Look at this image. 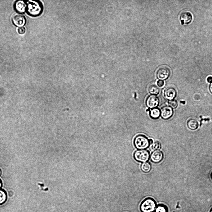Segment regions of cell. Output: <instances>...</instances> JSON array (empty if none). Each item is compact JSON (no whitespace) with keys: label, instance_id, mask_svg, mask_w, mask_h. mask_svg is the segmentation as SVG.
<instances>
[{"label":"cell","instance_id":"5","mask_svg":"<svg viewBox=\"0 0 212 212\" xmlns=\"http://www.w3.org/2000/svg\"><path fill=\"white\" fill-rule=\"evenodd\" d=\"M171 74L170 69L167 66H162L159 68L156 75L157 78L160 80H165L169 77Z\"/></svg>","mask_w":212,"mask_h":212},{"label":"cell","instance_id":"6","mask_svg":"<svg viewBox=\"0 0 212 212\" xmlns=\"http://www.w3.org/2000/svg\"><path fill=\"white\" fill-rule=\"evenodd\" d=\"M13 24L15 26L21 27L26 23V19L25 16L21 14H16L12 18Z\"/></svg>","mask_w":212,"mask_h":212},{"label":"cell","instance_id":"1","mask_svg":"<svg viewBox=\"0 0 212 212\" xmlns=\"http://www.w3.org/2000/svg\"><path fill=\"white\" fill-rule=\"evenodd\" d=\"M43 11V6L39 0L27 1L26 12L30 16L36 17L41 15Z\"/></svg>","mask_w":212,"mask_h":212},{"label":"cell","instance_id":"29","mask_svg":"<svg viewBox=\"0 0 212 212\" xmlns=\"http://www.w3.org/2000/svg\"><path fill=\"white\" fill-rule=\"evenodd\" d=\"M209 212H212V208L210 209Z\"/></svg>","mask_w":212,"mask_h":212},{"label":"cell","instance_id":"20","mask_svg":"<svg viewBox=\"0 0 212 212\" xmlns=\"http://www.w3.org/2000/svg\"><path fill=\"white\" fill-rule=\"evenodd\" d=\"M168 103L169 106L172 108H176L178 106V103L177 101L174 99L169 100Z\"/></svg>","mask_w":212,"mask_h":212},{"label":"cell","instance_id":"21","mask_svg":"<svg viewBox=\"0 0 212 212\" xmlns=\"http://www.w3.org/2000/svg\"><path fill=\"white\" fill-rule=\"evenodd\" d=\"M25 29L23 27H19L18 29V32L20 34H22L25 33Z\"/></svg>","mask_w":212,"mask_h":212},{"label":"cell","instance_id":"28","mask_svg":"<svg viewBox=\"0 0 212 212\" xmlns=\"http://www.w3.org/2000/svg\"><path fill=\"white\" fill-rule=\"evenodd\" d=\"M150 108H148V109H147L146 110V111H150Z\"/></svg>","mask_w":212,"mask_h":212},{"label":"cell","instance_id":"23","mask_svg":"<svg viewBox=\"0 0 212 212\" xmlns=\"http://www.w3.org/2000/svg\"><path fill=\"white\" fill-rule=\"evenodd\" d=\"M207 80L208 83H211L212 82V76H208L207 78Z\"/></svg>","mask_w":212,"mask_h":212},{"label":"cell","instance_id":"13","mask_svg":"<svg viewBox=\"0 0 212 212\" xmlns=\"http://www.w3.org/2000/svg\"><path fill=\"white\" fill-rule=\"evenodd\" d=\"M198 121L196 119L191 118L189 119L187 122L188 127L192 130H195L197 129L199 126Z\"/></svg>","mask_w":212,"mask_h":212},{"label":"cell","instance_id":"2","mask_svg":"<svg viewBox=\"0 0 212 212\" xmlns=\"http://www.w3.org/2000/svg\"><path fill=\"white\" fill-rule=\"evenodd\" d=\"M157 205L154 199L150 197H147L141 202L139 206L140 210L141 212H154Z\"/></svg>","mask_w":212,"mask_h":212},{"label":"cell","instance_id":"4","mask_svg":"<svg viewBox=\"0 0 212 212\" xmlns=\"http://www.w3.org/2000/svg\"><path fill=\"white\" fill-rule=\"evenodd\" d=\"M150 153L147 150H138L134 153V159L137 161L141 162H145L148 161L150 158Z\"/></svg>","mask_w":212,"mask_h":212},{"label":"cell","instance_id":"17","mask_svg":"<svg viewBox=\"0 0 212 212\" xmlns=\"http://www.w3.org/2000/svg\"><path fill=\"white\" fill-rule=\"evenodd\" d=\"M141 170L145 173H148L151 169V164L148 162H145L142 164L141 167Z\"/></svg>","mask_w":212,"mask_h":212},{"label":"cell","instance_id":"18","mask_svg":"<svg viewBox=\"0 0 212 212\" xmlns=\"http://www.w3.org/2000/svg\"><path fill=\"white\" fill-rule=\"evenodd\" d=\"M154 212H168V209L165 204H159L157 205Z\"/></svg>","mask_w":212,"mask_h":212},{"label":"cell","instance_id":"14","mask_svg":"<svg viewBox=\"0 0 212 212\" xmlns=\"http://www.w3.org/2000/svg\"><path fill=\"white\" fill-rule=\"evenodd\" d=\"M149 115L151 118L157 119L160 115V110L156 107L152 108L149 111Z\"/></svg>","mask_w":212,"mask_h":212},{"label":"cell","instance_id":"10","mask_svg":"<svg viewBox=\"0 0 212 212\" xmlns=\"http://www.w3.org/2000/svg\"><path fill=\"white\" fill-rule=\"evenodd\" d=\"M164 95L166 99L171 100L175 97L177 95V92L174 88L168 87L164 89Z\"/></svg>","mask_w":212,"mask_h":212},{"label":"cell","instance_id":"26","mask_svg":"<svg viewBox=\"0 0 212 212\" xmlns=\"http://www.w3.org/2000/svg\"><path fill=\"white\" fill-rule=\"evenodd\" d=\"M150 144H151L153 142V140L152 139H149Z\"/></svg>","mask_w":212,"mask_h":212},{"label":"cell","instance_id":"24","mask_svg":"<svg viewBox=\"0 0 212 212\" xmlns=\"http://www.w3.org/2000/svg\"><path fill=\"white\" fill-rule=\"evenodd\" d=\"M209 90L210 92L212 93V82L210 83L209 86Z\"/></svg>","mask_w":212,"mask_h":212},{"label":"cell","instance_id":"22","mask_svg":"<svg viewBox=\"0 0 212 212\" xmlns=\"http://www.w3.org/2000/svg\"><path fill=\"white\" fill-rule=\"evenodd\" d=\"M157 84L158 86L162 87L164 84V82L163 80H159L157 81Z\"/></svg>","mask_w":212,"mask_h":212},{"label":"cell","instance_id":"16","mask_svg":"<svg viewBox=\"0 0 212 212\" xmlns=\"http://www.w3.org/2000/svg\"><path fill=\"white\" fill-rule=\"evenodd\" d=\"M148 91L150 94L156 95L159 93L160 90L156 85L151 84L148 88Z\"/></svg>","mask_w":212,"mask_h":212},{"label":"cell","instance_id":"30","mask_svg":"<svg viewBox=\"0 0 212 212\" xmlns=\"http://www.w3.org/2000/svg\"><path fill=\"white\" fill-rule=\"evenodd\" d=\"M211 179H212V173L211 175Z\"/></svg>","mask_w":212,"mask_h":212},{"label":"cell","instance_id":"19","mask_svg":"<svg viewBox=\"0 0 212 212\" xmlns=\"http://www.w3.org/2000/svg\"><path fill=\"white\" fill-rule=\"evenodd\" d=\"M161 147V145L159 141H155L152 144L151 148L154 150L160 149Z\"/></svg>","mask_w":212,"mask_h":212},{"label":"cell","instance_id":"8","mask_svg":"<svg viewBox=\"0 0 212 212\" xmlns=\"http://www.w3.org/2000/svg\"><path fill=\"white\" fill-rule=\"evenodd\" d=\"M159 100L155 95H151L148 96L146 100V104L149 108H156L158 105Z\"/></svg>","mask_w":212,"mask_h":212},{"label":"cell","instance_id":"15","mask_svg":"<svg viewBox=\"0 0 212 212\" xmlns=\"http://www.w3.org/2000/svg\"><path fill=\"white\" fill-rule=\"evenodd\" d=\"M7 196L6 192L3 189H0V205L4 204L7 201Z\"/></svg>","mask_w":212,"mask_h":212},{"label":"cell","instance_id":"11","mask_svg":"<svg viewBox=\"0 0 212 212\" xmlns=\"http://www.w3.org/2000/svg\"><path fill=\"white\" fill-rule=\"evenodd\" d=\"M179 18L182 25L184 24H188L192 20V15L189 11H183L180 14Z\"/></svg>","mask_w":212,"mask_h":212},{"label":"cell","instance_id":"7","mask_svg":"<svg viewBox=\"0 0 212 212\" xmlns=\"http://www.w3.org/2000/svg\"><path fill=\"white\" fill-rule=\"evenodd\" d=\"M27 4L26 1L17 0L14 4L13 8L16 12L21 14L26 12Z\"/></svg>","mask_w":212,"mask_h":212},{"label":"cell","instance_id":"9","mask_svg":"<svg viewBox=\"0 0 212 212\" xmlns=\"http://www.w3.org/2000/svg\"><path fill=\"white\" fill-rule=\"evenodd\" d=\"M173 113V110L169 106H164L160 110L161 116L164 120H168L171 118Z\"/></svg>","mask_w":212,"mask_h":212},{"label":"cell","instance_id":"3","mask_svg":"<svg viewBox=\"0 0 212 212\" xmlns=\"http://www.w3.org/2000/svg\"><path fill=\"white\" fill-rule=\"evenodd\" d=\"M134 144L135 147L139 150L145 149L150 144L149 139L142 134L138 135L135 137L134 140Z\"/></svg>","mask_w":212,"mask_h":212},{"label":"cell","instance_id":"27","mask_svg":"<svg viewBox=\"0 0 212 212\" xmlns=\"http://www.w3.org/2000/svg\"><path fill=\"white\" fill-rule=\"evenodd\" d=\"M1 174H2V170L0 168V176L1 175Z\"/></svg>","mask_w":212,"mask_h":212},{"label":"cell","instance_id":"12","mask_svg":"<svg viewBox=\"0 0 212 212\" xmlns=\"http://www.w3.org/2000/svg\"><path fill=\"white\" fill-rule=\"evenodd\" d=\"M164 156L162 152L160 150H155L150 155L151 161L154 163H157L160 162L163 158Z\"/></svg>","mask_w":212,"mask_h":212},{"label":"cell","instance_id":"25","mask_svg":"<svg viewBox=\"0 0 212 212\" xmlns=\"http://www.w3.org/2000/svg\"><path fill=\"white\" fill-rule=\"evenodd\" d=\"M2 180L0 179V189L2 188Z\"/></svg>","mask_w":212,"mask_h":212}]
</instances>
